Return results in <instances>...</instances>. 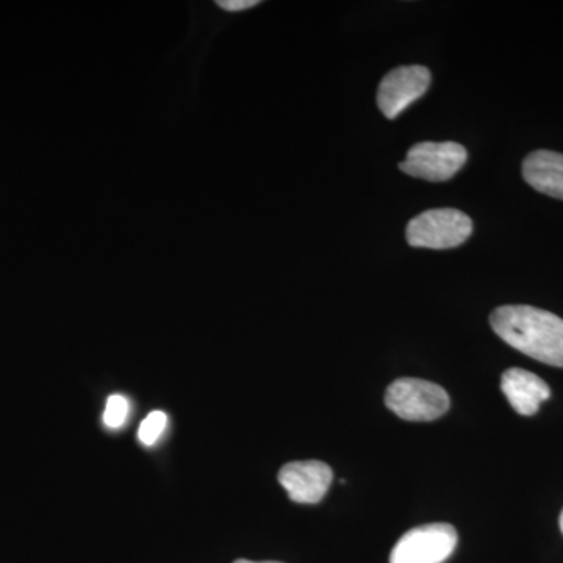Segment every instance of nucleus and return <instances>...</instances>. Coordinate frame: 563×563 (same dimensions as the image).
<instances>
[{
	"label": "nucleus",
	"instance_id": "obj_1",
	"mask_svg": "<svg viewBox=\"0 0 563 563\" xmlns=\"http://www.w3.org/2000/svg\"><path fill=\"white\" fill-rule=\"evenodd\" d=\"M499 339L533 361L563 368V320L531 306H503L492 313Z\"/></svg>",
	"mask_w": 563,
	"mask_h": 563
},
{
	"label": "nucleus",
	"instance_id": "obj_2",
	"mask_svg": "<svg viewBox=\"0 0 563 563\" xmlns=\"http://www.w3.org/2000/svg\"><path fill=\"white\" fill-rule=\"evenodd\" d=\"M385 406L406 421H433L450 410L451 399L440 385L402 377L387 388Z\"/></svg>",
	"mask_w": 563,
	"mask_h": 563
},
{
	"label": "nucleus",
	"instance_id": "obj_3",
	"mask_svg": "<svg viewBox=\"0 0 563 563\" xmlns=\"http://www.w3.org/2000/svg\"><path fill=\"white\" fill-rule=\"evenodd\" d=\"M473 221L455 209H432L410 220L407 243L424 250H453L472 236Z\"/></svg>",
	"mask_w": 563,
	"mask_h": 563
},
{
	"label": "nucleus",
	"instance_id": "obj_4",
	"mask_svg": "<svg viewBox=\"0 0 563 563\" xmlns=\"http://www.w3.org/2000/svg\"><path fill=\"white\" fill-rule=\"evenodd\" d=\"M457 531L448 523L420 526L404 533L390 554V563H443L457 547Z\"/></svg>",
	"mask_w": 563,
	"mask_h": 563
},
{
	"label": "nucleus",
	"instance_id": "obj_5",
	"mask_svg": "<svg viewBox=\"0 0 563 563\" xmlns=\"http://www.w3.org/2000/svg\"><path fill=\"white\" fill-rule=\"evenodd\" d=\"M466 158H468V152L462 144L454 141H443V143L424 141L410 147L406 161L399 165V168L417 179L446 181L461 172Z\"/></svg>",
	"mask_w": 563,
	"mask_h": 563
},
{
	"label": "nucleus",
	"instance_id": "obj_6",
	"mask_svg": "<svg viewBox=\"0 0 563 563\" xmlns=\"http://www.w3.org/2000/svg\"><path fill=\"white\" fill-rule=\"evenodd\" d=\"M431 70L424 66H399L390 70L377 90V106L388 120H395L431 87Z\"/></svg>",
	"mask_w": 563,
	"mask_h": 563
},
{
	"label": "nucleus",
	"instance_id": "obj_7",
	"mask_svg": "<svg viewBox=\"0 0 563 563\" xmlns=\"http://www.w3.org/2000/svg\"><path fill=\"white\" fill-rule=\"evenodd\" d=\"M333 473L328 463L320 461L291 462L282 466L279 483L291 501L318 504L331 487Z\"/></svg>",
	"mask_w": 563,
	"mask_h": 563
},
{
	"label": "nucleus",
	"instance_id": "obj_8",
	"mask_svg": "<svg viewBox=\"0 0 563 563\" xmlns=\"http://www.w3.org/2000/svg\"><path fill=\"white\" fill-rule=\"evenodd\" d=\"M501 390L515 412L532 417L551 398V388L542 377L521 368H509L501 377Z\"/></svg>",
	"mask_w": 563,
	"mask_h": 563
},
{
	"label": "nucleus",
	"instance_id": "obj_9",
	"mask_svg": "<svg viewBox=\"0 0 563 563\" xmlns=\"http://www.w3.org/2000/svg\"><path fill=\"white\" fill-rule=\"evenodd\" d=\"M523 177L533 190L563 201V154L532 152L525 158Z\"/></svg>",
	"mask_w": 563,
	"mask_h": 563
},
{
	"label": "nucleus",
	"instance_id": "obj_10",
	"mask_svg": "<svg viewBox=\"0 0 563 563\" xmlns=\"http://www.w3.org/2000/svg\"><path fill=\"white\" fill-rule=\"evenodd\" d=\"M129 406L128 398L124 395H111L107 399L106 412H103V424L109 429H121L128 421Z\"/></svg>",
	"mask_w": 563,
	"mask_h": 563
},
{
	"label": "nucleus",
	"instance_id": "obj_11",
	"mask_svg": "<svg viewBox=\"0 0 563 563\" xmlns=\"http://www.w3.org/2000/svg\"><path fill=\"white\" fill-rule=\"evenodd\" d=\"M166 421H168V418H166V413L162 412V410H155V412L147 415L140 426V442L146 444V446L157 443L163 431H165Z\"/></svg>",
	"mask_w": 563,
	"mask_h": 563
},
{
	"label": "nucleus",
	"instance_id": "obj_12",
	"mask_svg": "<svg viewBox=\"0 0 563 563\" xmlns=\"http://www.w3.org/2000/svg\"><path fill=\"white\" fill-rule=\"evenodd\" d=\"M258 0H221L218 5L225 11H243L258 5Z\"/></svg>",
	"mask_w": 563,
	"mask_h": 563
},
{
	"label": "nucleus",
	"instance_id": "obj_13",
	"mask_svg": "<svg viewBox=\"0 0 563 563\" xmlns=\"http://www.w3.org/2000/svg\"><path fill=\"white\" fill-rule=\"evenodd\" d=\"M233 563H280V562H251V561H246V559H240V561H236Z\"/></svg>",
	"mask_w": 563,
	"mask_h": 563
},
{
	"label": "nucleus",
	"instance_id": "obj_14",
	"mask_svg": "<svg viewBox=\"0 0 563 563\" xmlns=\"http://www.w3.org/2000/svg\"><path fill=\"white\" fill-rule=\"evenodd\" d=\"M559 525H561V531L563 533V510H562V514H561V521H559Z\"/></svg>",
	"mask_w": 563,
	"mask_h": 563
}]
</instances>
